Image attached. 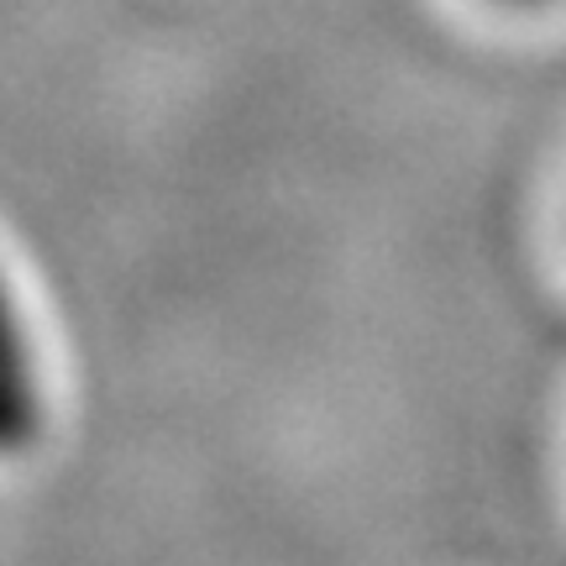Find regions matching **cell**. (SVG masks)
Here are the masks:
<instances>
[{
	"mask_svg": "<svg viewBox=\"0 0 566 566\" xmlns=\"http://www.w3.org/2000/svg\"><path fill=\"white\" fill-rule=\"evenodd\" d=\"M38 430V363L17 304L0 283V451H17Z\"/></svg>",
	"mask_w": 566,
	"mask_h": 566,
	"instance_id": "1",
	"label": "cell"
}]
</instances>
